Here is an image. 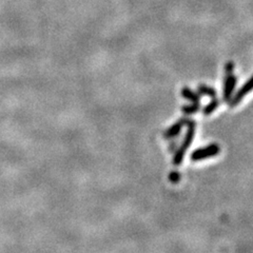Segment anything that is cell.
I'll return each instance as SVG.
<instances>
[{"label": "cell", "mask_w": 253, "mask_h": 253, "mask_svg": "<svg viewBox=\"0 0 253 253\" xmlns=\"http://www.w3.org/2000/svg\"><path fill=\"white\" fill-rule=\"evenodd\" d=\"M186 126H187L186 135L184 137L182 143L179 144L178 148L176 149V151L174 152V156H173V165L174 166H179L180 164H182L185 155H186L187 150L189 149V147L191 146V143H192V141L194 140L195 131H196L195 122L189 119V122L187 123Z\"/></svg>", "instance_id": "obj_1"}, {"label": "cell", "mask_w": 253, "mask_h": 253, "mask_svg": "<svg viewBox=\"0 0 253 253\" xmlns=\"http://www.w3.org/2000/svg\"><path fill=\"white\" fill-rule=\"evenodd\" d=\"M221 152V147L218 143H210L206 147L194 150L190 155V159L192 161H201L209 158H213Z\"/></svg>", "instance_id": "obj_2"}, {"label": "cell", "mask_w": 253, "mask_h": 253, "mask_svg": "<svg viewBox=\"0 0 253 253\" xmlns=\"http://www.w3.org/2000/svg\"><path fill=\"white\" fill-rule=\"evenodd\" d=\"M252 90H253V75L249 78L248 80H247V82H245L243 84V87L240 88L236 94H234V96H232V98L230 99V101L228 102L229 106H230L231 108L237 107L239 104V102L243 100L245 96L248 93H250Z\"/></svg>", "instance_id": "obj_3"}, {"label": "cell", "mask_w": 253, "mask_h": 253, "mask_svg": "<svg viewBox=\"0 0 253 253\" xmlns=\"http://www.w3.org/2000/svg\"><path fill=\"white\" fill-rule=\"evenodd\" d=\"M237 76H234L232 73L226 74L225 80H224V100L227 102L230 101L232 98V95L234 93V89L237 87Z\"/></svg>", "instance_id": "obj_4"}, {"label": "cell", "mask_w": 253, "mask_h": 253, "mask_svg": "<svg viewBox=\"0 0 253 253\" xmlns=\"http://www.w3.org/2000/svg\"><path fill=\"white\" fill-rule=\"evenodd\" d=\"M188 122H189L188 118H187V117H183V118H180V119L178 120V122H176L175 124L172 125V126H170V128H168V129L165 131V133H164L165 140L170 141L171 138L179 135L180 131H182V129H183V126H185Z\"/></svg>", "instance_id": "obj_5"}, {"label": "cell", "mask_w": 253, "mask_h": 253, "mask_svg": "<svg viewBox=\"0 0 253 253\" xmlns=\"http://www.w3.org/2000/svg\"><path fill=\"white\" fill-rule=\"evenodd\" d=\"M182 96L185 99L189 100L191 102H200L201 101V95L198 94V93H196V92H194L193 90H191L188 87L183 88Z\"/></svg>", "instance_id": "obj_6"}, {"label": "cell", "mask_w": 253, "mask_h": 253, "mask_svg": "<svg viewBox=\"0 0 253 253\" xmlns=\"http://www.w3.org/2000/svg\"><path fill=\"white\" fill-rule=\"evenodd\" d=\"M197 93L200 95L208 96V97H210V98H215L216 95H218V93H216V91H215V89L208 87V86H206V84H200V86L197 87Z\"/></svg>", "instance_id": "obj_7"}, {"label": "cell", "mask_w": 253, "mask_h": 253, "mask_svg": "<svg viewBox=\"0 0 253 253\" xmlns=\"http://www.w3.org/2000/svg\"><path fill=\"white\" fill-rule=\"evenodd\" d=\"M220 106H221V100L218 99L216 97L212 98V100H211L209 104L203 109L204 115L208 116V115H210V114H212L216 109H218Z\"/></svg>", "instance_id": "obj_8"}, {"label": "cell", "mask_w": 253, "mask_h": 253, "mask_svg": "<svg viewBox=\"0 0 253 253\" xmlns=\"http://www.w3.org/2000/svg\"><path fill=\"white\" fill-rule=\"evenodd\" d=\"M200 110H201L200 102H192L191 105H185L182 108V112L186 114V115H192V114L200 112Z\"/></svg>", "instance_id": "obj_9"}, {"label": "cell", "mask_w": 253, "mask_h": 253, "mask_svg": "<svg viewBox=\"0 0 253 253\" xmlns=\"http://www.w3.org/2000/svg\"><path fill=\"white\" fill-rule=\"evenodd\" d=\"M179 136L180 135H177L175 137L171 138V142L169 143V151L170 152H175L176 149L178 148V144H179Z\"/></svg>", "instance_id": "obj_10"}, {"label": "cell", "mask_w": 253, "mask_h": 253, "mask_svg": "<svg viewBox=\"0 0 253 253\" xmlns=\"http://www.w3.org/2000/svg\"><path fill=\"white\" fill-rule=\"evenodd\" d=\"M233 70H234V63H233V62H228V63H226V65H225V72H226V74L232 73Z\"/></svg>", "instance_id": "obj_11"}, {"label": "cell", "mask_w": 253, "mask_h": 253, "mask_svg": "<svg viewBox=\"0 0 253 253\" xmlns=\"http://www.w3.org/2000/svg\"><path fill=\"white\" fill-rule=\"evenodd\" d=\"M170 179H171V182H173V183H177L179 180V174L177 172H172L170 174Z\"/></svg>", "instance_id": "obj_12"}]
</instances>
